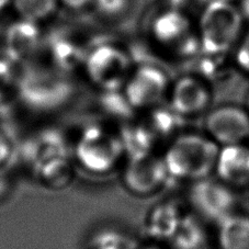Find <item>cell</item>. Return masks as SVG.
Instances as JSON below:
<instances>
[{
  "instance_id": "obj_18",
  "label": "cell",
  "mask_w": 249,
  "mask_h": 249,
  "mask_svg": "<svg viewBox=\"0 0 249 249\" xmlns=\"http://www.w3.org/2000/svg\"><path fill=\"white\" fill-rule=\"evenodd\" d=\"M174 249H204L207 231L196 214H183L177 231L169 240Z\"/></svg>"
},
{
  "instance_id": "obj_20",
  "label": "cell",
  "mask_w": 249,
  "mask_h": 249,
  "mask_svg": "<svg viewBox=\"0 0 249 249\" xmlns=\"http://www.w3.org/2000/svg\"><path fill=\"white\" fill-rule=\"evenodd\" d=\"M146 112L148 114V118L145 120L144 123L148 126L157 141L167 137H170L171 141L180 134L178 133V126L181 125V120L183 118L171 109L170 106L168 108L157 106Z\"/></svg>"
},
{
  "instance_id": "obj_25",
  "label": "cell",
  "mask_w": 249,
  "mask_h": 249,
  "mask_svg": "<svg viewBox=\"0 0 249 249\" xmlns=\"http://www.w3.org/2000/svg\"><path fill=\"white\" fill-rule=\"evenodd\" d=\"M235 50L236 64L244 72L249 75V28L244 31Z\"/></svg>"
},
{
  "instance_id": "obj_6",
  "label": "cell",
  "mask_w": 249,
  "mask_h": 249,
  "mask_svg": "<svg viewBox=\"0 0 249 249\" xmlns=\"http://www.w3.org/2000/svg\"><path fill=\"white\" fill-rule=\"evenodd\" d=\"M170 86L164 70L153 64H143L132 71L122 91L134 111H148L168 97Z\"/></svg>"
},
{
  "instance_id": "obj_33",
  "label": "cell",
  "mask_w": 249,
  "mask_h": 249,
  "mask_svg": "<svg viewBox=\"0 0 249 249\" xmlns=\"http://www.w3.org/2000/svg\"><path fill=\"white\" fill-rule=\"evenodd\" d=\"M204 249H208V248H204Z\"/></svg>"
},
{
  "instance_id": "obj_26",
  "label": "cell",
  "mask_w": 249,
  "mask_h": 249,
  "mask_svg": "<svg viewBox=\"0 0 249 249\" xmlns=\"http://www.w3.org/2000/svg\"><path fill=\"white\" fill-rule=\"evenodd\" d=\"M14 155V146L8 135L0 131V170L9 164Z\"/></svg>"
},
{
  "instance_id": "obj_21",
  "label": "cell",
  "mask_w": 249,
  "mask_h": 249,
  "mask_svg": "<svg viewBox=\"0 0 249 249\" xmlns=\"http://www.w3.org/2000/svg\"><path fill=\"white\" fill-rule=\"evenodd\" d=\"M58 0H11V7L18 19L41 23L55 15Z\"/></svg>"
},
{
  "instance_id": "obj_30",
  "label": "cell",
  "mask_w": 249,
  "mask_h": 249,
  "mask_svg": "<svg viewBox=\"0 0 249 249\" xmlns=\"http://www.w3.org/2000/svg\"><path fill=\"white\" fill-rule=\"evenodd\" d=\"M239 9L242 11L245 21H246V19L249 20V0H243V3L239 7Z\"/></svg>"
},
{
  "instance_id": "obj_16",
  "label": "cell",
  "mask_w": 249,
  "mask_h": 249,
  "mask_svg": "<svg viewBox=\"0 0 249 249\" xmlns=\"http://www.w3.org/2000/svg\"><path fill=\"white\" fill-rule=\"evenodd\" d=\"M36 180L42 187L58 191L67 188L75 178V168L68 156L54 157L34 168Z\"/></svg>"
},
{
  "instance_id": "obj_14",
  "label": "cell",
  "mask_w": 249,
  "mask_h": 249,
  "mask_svg": "<svg viewBox=\"0 0 249 249\" xmlns=\"http://www.w3.org/2000/svg\"><path fill=\"white\" fill-rule=\"evenodd\" d=\"M183 213L170 202L160 203L152 209L146 221V230L155 242H169L177 231Z\"/></svg>"
},
{
  "instance_id": "obj_31",
  "label": "cell",
  "mask_w": 249,
  "mask_h": 249,
  "mask_svg": "<svg viewBox=\"0 0 249 249\" xmlns=\"http://www.w3.org/2000/svg\"><path fill=\"white\" fill-rule=\"evenodd\" d=\"M9 6H11V0H0V12L5 11Z\"/></svg>"
},
{
  "instance_id": "obj_11",
  "label": "cell",
  "mask_w": 249,
  "mask_h": 249,
  "mask_svg": "<svg viewBox=\"0 0 249 249\" xmlns=\"http://www.w3.org/2000/svg\"><path fill=\"white\" fill-rule=\"evenodd\" d=\"M149 33L157 44L184 52L191 41H197L192 34L191 22L182 10L168 7L154 16L149 24Z\"/></svg>"
},
{
  "instance_id": "obj_22",
  "label": "cell",
  "mask_w": 249,
  "mask_h": 249,
  "mask_svg": "<svg viewBox=\"0 0 249 249\" xmlns=\"http://www.w3.org/2000/svg\"><path fill=\"white\" fill-rule=\"evenodd\" d=\"M132 0H93L96 11L106 19L121 18L130 10Z\"/></svg>"
},
{
  "instance_id": "obj_13",
  "label": "cell",
  "mask_w": 249,
  "mask_h": 249,
  "mask_svg": "<svg viewBox=\"0 0 249 249\" xmlns=\"http://www.w3.org/2000/svg\"><path fill=\"white\" fill-rule=\"evenodd\" d=\"M38 24L18 19L6 34V50L9 58L22 61L34 53L40 44Z\"/></svg>"
},
{
  "instance_id": "obj_2",
  "label": "cell",
  "mask_w": 249,
  "mask_h": 249,
  "mask_svg": "<svg viewBox=\"0 0 249 249\" xmlns=\"http://www.w3.org/2000/svg\"><path fill=\"white\" fill-rule=\"evenodd\" d=\"M244 16L233 1L208 2L196 25L199 46L208 55H223L236 47L245 31Z\"/></svg>"
},
{
  "instance_id": "obj_8",
  "label": "cell",
  "mask_w": 249,
  "mask_h": 249,
  "mask_svg": "<svg viewBox=\"0 0 249 249\" xmlns=\"http://www.w3.org/2000/svg\"><path fill=\"white\" fill-rule=\"evenodd\" d=\"M169 175L164 158L154 153L127 158L122 169V183L131 195L146 197L165 186Z\"/></svg>"
},
{
  "instance_id": "obj_27",
  "label": "cell",
  "mask_w": 249,
  "mask_h": 249,
  "mask_svg": "<svg viewBox=\"0 0 249 249\" xmlns=\"http://www.w3.org/2000/svg\"><path fill=\"white\" fill-rule=\"evenodd\" d=\"M92 249H126L125 246L123 245V242H121L119 238V236L110 234L101 235L97 243L94 242Z\"/></svg>"
},
{
  "instance_id": "obj_23",
  "label": "cell",
  "mask_w": 249,
  "mask_h": 249,
  "mask_svg": "<svg viewBox=\"0 0 249 249\" xmlns=\"http://www.w3.org/2000/svg\"><path fill=\"white\" fill-rule=\"evenodd\" d=\"M80 52L76 46L66 42H59L54 46L53 58L55 64H57V70L64 71H68L76 65L78 62Z\"/></svg>"
},
{
  "instance_id": "obj_9",
  "label": "cell",
  "mask_w": 249,
  "mask_h": 249,
  "mask_svg": "<svg viewBox=\"0 0 249 249\" xmlns=\"http://www.w3.org/2000/svg\"><path fill=\"white\" fill-rule=\"evenodd\" d=\"M207 135L220 146L246 143L249 140V112L235 105L212 109L204 120Z\"/></svg>"
},
{
  "instance_id": "obj_1",
  "label": "cell",
  "mask_w": 249,
  "mask_h": 249,
  "mask_svg": "<svg viewBox=\"0 0 249 249\" xmlns=\"http://www.w3.org/2000/svg\"><path fill=\"white\" fill-rule=\"evenodd\" d=\"M221 146L200 133H180L167 144L164 158L170 178L195 182L211 177Z\"/></svg>"
},
{
  "instance_id": "obj_24",
  "label": "cell",
  "mask_w": 249,
  "mask_h": 249,
  "mask_svg": "<svg viewBox=\"0 0 249 249\" xmlns=\"http://www.w3.org/2000/svg\"><path fill=\"white\" fill-rule=\"evenodd\" d=\"M16 83L17 78L9 61L0 59V106L5 102L11 90L16 89Z\"/></svg>"
},
{
  "instance_id": "obj_15",
  "label": "cell",
  "mask_w": 249,
  "mask_h": 249,
  "mask_svg": "<svg viewBox=\"0 0 249 249\" xmlns=\"http://www.w3.org/2000/svg\"><path fill=\"white\" fill-rule=\"evenodd\" d=\"M25 144V143H24ZM23 155L33 169L41 162L59 156H67L66 144L63 137L54 131L36 134L24 145Z\"/></svg>"
},
{
  "instance_id": "obj_4",
  "label": "cell",
  "mask_w": 249,
  "mask_h": 249,
  "mask_svg": "<svg viewBox=\"0 0 249 249\" xmlns=\"http://www.w3.org/2000/svg\"><path fill=\"white\" fill-rule=\"evenodd\" d=\"M125 155L120 133L105 125L86 126L75 144V156L81 168L93 175L112 173Z\"/></svg>"
},
{
  "instance_id": "obj_29",
  "label": "cell",
  "mask_w": 249,
  "mask_h": 249,
  "mask_svg": "<svg viewBox=\"0 0 249 249\" xmlns=\"http://www.w3.org/2000/svg\"><path fill=\"white\" fill-rule=\"evenodd\" d=\"M139 249H166V248L162 246L161 244L154 240V242H152V243H147V244L142 245V246Z\"/></svg>"
},
{
  "instance_id": "obj_28",
  "label": "cell",
  "mask_w": 249,
  "mask_h": 249,
  "mask_svg": "<svg viewBox=\"0 0 249 249\" xmlns=\"http://www.w3.org/2000/svg\"><path fill=\"white\" fill-rule=\"evenodd\" d=\"M92 1L93 0H58V2L61 3V5L66 7L67 9L74 11L85 9L86 7L91 5Z\"/></svg>"
},
{
  "instance_id": "obj_19",
  "label": "cell",
  "mask_w": 249,
  "mask_h": 249,
  "mask_svg": "<svg viewBox=\"0 0 249 249\" xmlns=\"http://www.w3.org/2000/svg\"><path fill=\"white\" fill-rule=\"evenodd\" d=\"M119 133L127 158L154 153L158 142L144 122L127 124Z\"/></svg>"
},
{
  "instance_id": "obj_3",
  "label": "cell",
  "mask_w": 249,
  "mask_h": 249,
  "mask_svg": "<svg viewBox=\"0 0 249 249\" xmlns=\"http://www.w3.org/2000/svg\"><path fill=\"white\" fill-rule=\"evenodd\" d=\"M74 85L61 71L28 67L16 83L20 101L28 109L46 113L66 106L74 94Z\"/></svg>"
},
{
  "instance_id": "obj_17",
  "label": "cell",
  "mask_w": 249,
  "mask_h": 249,
  "mask_svg": "<svg viewBox=\"0 0 249 249\" xmlns=\"http://www.w3.org/2000/svg\"><path fill=\"white\" fill-rule=\"evenodd\" d=\"M220 249H249V216L235 212L217 224Z\"/></svg>"
},
{
  "instance_id": "obj_7",
  "label": "cell",
  "mask_w": 249,
  "mask_h": 249,
  "mask_svg": "<svg viewBox=\"0 0 249 249\" xmlns=\"http://www.w3.org/2000/svg\"><path fill=\"white\" fill-rule=\"evenodd\" d=\"M188 199L196 215L216 224L235 213L237 205L234 189L211 177L192 182Z\"/></svg>"
},
{
  "instance_id": "obj_5",
  "label": "cell",
  "mask_w": 249,
  "mask_h": 249,
  "mask_svg": "<svg viewBox=\"0 0 249 249\" xmlns=\"http://www.w3.org/2000/svg\"><path fill=\"white\" fill-rule=\"evenodd\" d=\"M84 67L88 80L101 91L122 90L133 71L130 55L113 44L92 49L84 59Z\"/></svg>"
},
{
  "instance_id": "obj_12",
  "label": "cell",
  "mask_w": 249,
  "mask_h": 249,
  "mask_svg": "<svg viewBox=\"0 0 249 249\" xmlns=\"http://www.w3.org/2000/svg\"><path fill=\"white\" fill-rule=\"evenodd\" d=\"M214 173L231 188L249 187V144L221 146Z\"/></svg>"
},
{
  "instance_id": "obj_32",
  "label": "cell",
  "mask_w": 249,
  "mask_h": 249,
  "mask_svg": "<svg viewBox=\"0 0 249 249\" xmlns=\"http://www.w3.org/2000/svg\"><path fill=\"white\" fill-rule=\"evenodd\" d=\"M246 109H247V111L249 112V96H248V98H247V106H246Z\"/></svg>"
},
{
  "instance_id": "obj_10",
  "label": "cell",
  "mask_w": 249,
  "mask_h": 249,
  "mask_svg": "<svg viewBox=\"0 0 249 249\" xmlns=\"http://www.w3.org/2000/svg\"><path fill=\"white\" fill-rule=\"evenodd\" d=\"M169 106L182 118L199 115L209 108L212 93L207 81L196 75H184L171 84Z\"/></svg>"
}]
</instances>
